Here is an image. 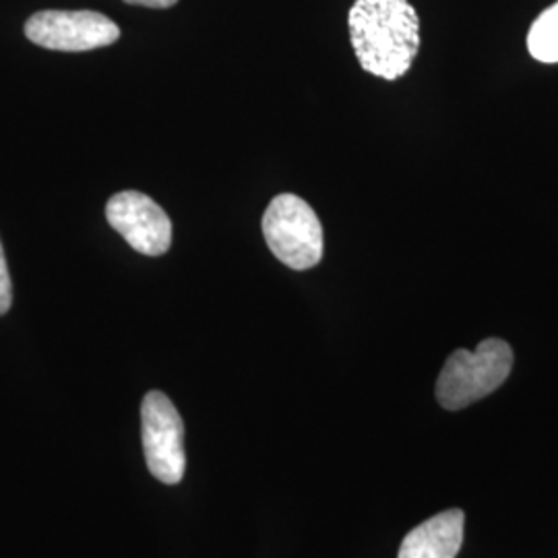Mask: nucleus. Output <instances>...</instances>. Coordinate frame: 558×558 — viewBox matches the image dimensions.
<instances>
[{"label": "nucleus", "instance_id": "nucleus-1", "mask_svg": "<svg viewBox=\"0 0 558 558\" xmlns=\"http://www.w3.org/2000/svg\"><path fill=\"white\" fill-rule=\"evenodd\" d=\"M360 66L380 80L403 77L420 48V21L408 0H356L348 15Z\"/></svg>", "mask_w": 558, "mask_h": 558}, {"label": "nucleus", "instance_id": "nucleus-2", "mask_svg": "<svg viewBox=\"0 0 558 558\" xmlns=\"http://www.w3.org/2000/svg\"><path fill=\"white\" fill-rule=\"evenodd\" d=\"M513 350L505 339L480 341L474 352L456 350L437 379V401L458 412L495 393L513 371Z\"/></svg>", "mask_w": 558, "mask_h": 558}, {"label": "nucleus", "instance_id": "nucleus-3", "mask_svg": "<svg viewBox=\"0 0 558 558\" xmlns=\"http://www.w3.org/2000/svg\"><path fill=\"white\" fill-rule=\"evenodd\" d=\"M267 246L286 267L306 271L323 257V228L313 207L296 195L283 193L269 203L263 216Z\"/></svg>", "mask_w": 558, "mask_h": 558}, {"label": "nucleus", "instance_id": "nucleus-4", "mask_svg": "<svg viewBox=\"0 0 558 558\" xmlns=\"http://www.w3.org/2000/svg\"><path fill=\"white\" fill-rule=\"evenodd\" d=\"M141 440L147 468L163 484H179L186 470L184 422L161 391H149L141 403Z\"/></svg>", "mask_w": 558, "mask_h": 558}, {"label": "nucleus", "instance_id": "nucleus-5", "mask_svg": "<svg viewBox=\"0 0 558 558\" xmlns=\"http://www.w3.org/2000/svg\"><path fill=\"white\" fill-rule=\"evenodd\" d=\"M25 36L48 50L85 52L114 44L120 29L96 11H41L25 23Z\"/></svg>", "mask_w": 558, "mask_h": 558}, {"label": "nucleus", "instance_id": "nucleus-6", "mask_svg": "<svg viewBox=\"0 0 558 558\" xmlns=\"http://www.w3.org/2000/svg\"><path fill=\"white\" fill-rule=\"evenodd\" d=\"M106 220L137 253L160 257L172 244V221L140 191L117 193L106 205Z\"/></svg>", "mask_w": 558, "mask_h": 558}, {"label": "nucleus", "instance_id": "nucleus-7", "mask_svg": "<svg viewBox=\"0 0 558 558\" xmlns=\"http://www.w3.org/2000/svg\"><path fill=\"white\" fill-rule=\"evenodd\" d=\"M465 515L447 509L416 525L399 546L398 558H456L463 544Z\"/></svg>", "mask_w": 558, "mask_h": 558}, {"label": "nucleus", "instance_id": "nucleus-8", "mask_svg": "<svg viewBox=\"0 0 558 558\" xmlns=\"http://www.w3.org/2000/svg\"><path fill=\"white\" fill-rule=\"evenodd\" d=\"M527 50L539 62H558V2L534 21L527 36Z\"/></svg>", "mask_w": 558, "mask_h": 558}, {"label": "nucleus", "instance_id": "nucleus-9", "mask_svg": "<svg viewBox=\"0 0 558 558\" xmlns=\"http://www.w3.org/2000/svg\"><path fill=\"white\" fill-rule=\"evenodd\" d=\"M13 302V286H11V276H9V267L4 259V251L0 244V315H4L11 308Z\"/></svg>", "mask_w": 558, "mask_h": 558}, {"label": "nucleus", "instance_id": "nucleus-10", "mask_svg": "<svg viewBox=\"0 0 558 558\" xmlns=\"http://www.w3.org/2000/svg\"><path fill=\"white\" fill-rule=\"evenodd\" d=\"M129 4H137V7H149V9H170L174 7L179 0H124Z\"/></svg>", "mask_w": 558, "mask_h": 558}]
</instances>
